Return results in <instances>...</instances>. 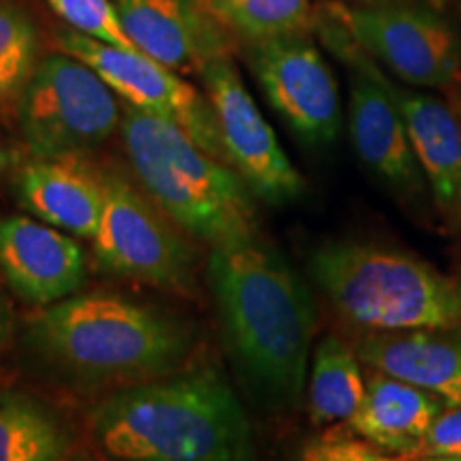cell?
Here are the masks:
<instances>
[{
	"instance_id": "6da1fadb",
	"label": "cell",
	"mask_w": 461,
	"mask_h": 461,
	"mask_svg": "<svg viewBox=\"0 0 461 461\" xmlns=\"http://www.w3.org/2000/svg\"><path fill=\"white\" fill-rule=\"evenodd\" d=\"M207 286L233 370L265 408L297 406L308 384L316 308L278 248L261 238L210 248Z\"/></svg>"
},
{
	"instance_id": "7a4b0ae2",
	"label": "cell",
	"mask_w": 461,
	"mask_h": 461,
	"mask_svg": "<svg viewBox=\"0 0 461 461\" xmlns=\"http://www.w3.org/2000/svg\"><path fill=\"white\" fill-rule=\"evenodd\" d=\"M197 338V327L171 310L95 291L39 308L22 339L34 367L62 387L113 393L184 370Z\"/></svg>"
},
{
	"instance_id": "3957f363",
	"label": "cell",
	"mask_w": 461,
	"mask_h": 461,
	"mask_svg": "<svg viewBox=\"0 0 461 461\" xmlns=\"http://www.w3.org/2000/svg\"><path fill=\"white\" fill-rule=\"evenodd\" d=\"M88 423L109 461H257L244 403L214 366L113 391Z\"/></svg>"
},
{
	"instance_id": "277c9868",
	"label": "cell",
	"mask_w": 461,
	"mask_h": 461,
	"mask_svg": "<svg viewBox=\"0 0 461 461\" xmlns=\"http://www.w3.org/2000/svg\"><path fill=\"white\" fill-rule=\"evenodd\" d=\"M120 132L140 188L184 233L210 246L257 238L255 194L233 167L177 124L131 105Z\"/></svg>"
},
{
	"instance_id": "5b68a950",
	"label": "cell",
	"mask_w": 461,
	"mask_h": 461,
	"mask_svg": "<svg viewBox=\"0 0 461 461\" xmlns=\"http://www.w3.org/2000/svg\"><path fill=\"white\" fill-rule=\"evenodd\" d=\"M310 274L331 308L367 333L461 325L457 285L402 250L330 241L312 252Z\"/></svg>"
},
{
	"instance_id": "8992f818",
	"label": "cell",
	"mask_w": 461,
	"mask_h": 461,
	"mask_svg": "<svg viewBox=\"0 0 461 461\" xmlns=\"http://www.w3.org/2000/svg\"><path fill=\"white\" fill-rule=\"evenodd\" d=\"M120 96L96 71L60 51L39 60L20 95V131L34 158L84 157L122 124Z\"/></svg>"
},
{
	"instance_id": "52a82bcc",
	"label": "cell",
	"mask_w": 461,
	"mask_h": 461,
	"mask_svg": "<svg viewBox=\"0 0 461 461\" xmlns=\"http://www.w3.org/2000/svg\"><path fill=\"white\" fill-rule=\"evenodd\" d=\"M105 203L95 246L103 272L160 291L193 293L197 255L180 227L118 169L101 171Z\"/></svg>"
},
{
	"instance_id": "ba28073f",
	"label": "cell",
	"mask_w": 461,
	"mask_h": 461,
	"mask_svg": "<svg viewBox=\"0 0 461 461\" xmlns=\"http://www.w3.org/2000/svg\"><path fill=\"white\" fill-rule=\"evenodd\" d=\"M331 17L367 56L412 88L448 90L461 79V43L442 15L403 3L336 5Z\"/></svg>"
},
{
	"instance_id": "9c48e42d",
	"label": "cell",
	"mask_w": 461,
	"mask_h": 461,
	"mask_svg": "<svg viewBox=\"0 0 461 461\" xmlns=\"http://www.w3.org/2000/svg\"><path fill=\"white\" fill-rule=\"evenodd\" d=\"M203 92L216 115L224 160L240 173L252 194L265 203L285 205L303 194V177L280 146L229 56L205 62L199 71Z\"/></svg>"
},
{
	"instance_id": "30bf717a",
	"label": "cell",
	"mask_w": 461,
	"mask_h": 461,
	"mask_svg": "<svg viewBox=\"0 0 461 461\" xmlns=\"http://www.w3.org/2000/svg\"><path fill=\"white\" fill-rule=\"evenodd\" d=\"M248 65L265 99L299 141L327 148L342 129L339 86L330 62L303 31L250 41Z\"/></svg>"
},
{
	"instance_id": "8fae6325",
	"label": "cell",
	"mask_w": 461,
	"mask_h": 461,
	"mask_svg": "<svg viewBox=\"0 0 461 461\" xmlns=\"http://www.w3.org/2000/svg\"><path fill=\"white\" fill-rule=\"evenodd\" d=\"M58 45L60 51L75 56L92 71L99 73L103 82L126 105L177 124L201 149L218 160H224L216 115L205 92H199L193 84L180 77L177 71L160 65L158 60L141 51L113 48L84 37L71 28L58 32Z\"/></svg>"
},
{
	"instance_id": "7c38bea8",
	"label": "cell",
	"mask_w": 461,
	"mask_h": 461,
	"mask_svg": "<svg viewBox=\"0 0 461 461\" xmlns=\"http://www.w3.org/2000/svg\"><path fill=\"white\" fill-rule=\"evenodd\" d=\"M327 48L350 73L348 129L355 152L367 171L400 193L414 194L425 188V176L414 154L406 124L395 103L374 73V60L331 17L321 28Z\"/></svg>"
},
{
	"instance_id": "4fadbf2b",
	"label": "cell",
	"mask_w": 461,
	"mask_h": 461,
	"mask_svg": "<svg viewBox=\"0 0 461 461\" xmlns=\"http://www.w3.org/2000/svg\"><path fill=\"white\" fill-rule=\"evenodd\" d=\"M0 274L22 302L48 308L79 293L88 280V258L65 230L32 216H5Z\"/></svg>"
},
{
	"instance_id": "5bb4252c",
	"label": "cell",
	"mask_w": 461,
	"mask_h": 461,
	"mask_svg": "<svg viewBox=\"0 0 461 461\" xmlns=\"http://www.w3.org/2000/svg\"><path fill=\"white\" fill-rule=\"evenodd\" d=\"M137 51L173 71H201L227 56L224 26L210 0H113Z\"/></svg>"
},
{
	"instance_id": "9a60e30c",
	"label": "cell",
	"mask_w": 461,
	"mask_h": 461,
	"mask_svg": "<svg viewBox=\"0 0 461 461\" xmlns=\"http://www.w3.org/2000/svg\"><path fill=\"white\" fill-rule=\"evenodd\" d=\"M355 353L372 370L461 406V325L366 333Z\"/></svg>"
},
{
	"instance_id": "2e32d148",
	"label": "cell",
	"mask_w": 461,
	"mask_h": 461,
	"mask_svg": "<svg viewBox=\"0 0 461 461\" xmlns=\"http://www.w3.org/2000/svg\"><path fill=\"white\" fill-rule=\"evenodd\" d=\"M374 60V58H372ZM374 73L395 103L431 197L440 210L461 212V118L423 88L395 82L374 60Z\"/></svg>"
},
{
	"instance_id": "e0dca14e",
	"label": "cell",
	"mask_w": 461,
	"mask_h": 461,
	"mask_svg": "<svg viewBox=\"0 0 461 461\" xmlns=\"http://www.w3.org/2000/svg\"><path fill=\"white\" fill-rule=\"evenodd\" d=\"M17 201L37 221L73 238L95 240L105 188L103 176L82 157L34 158L17 173Z\"/></svg>"
},
{
	"instance_id": "ac0fdd59",
	"label": "cell",
	"mask_w": 461,
	"mask_h": 461,
	"mask_svg": "<svg viewBox=\"0 0 461 461\" xmlns=\"http://www.w3.org/2000/svg\"><path fill=\"white\" fill-rule=\"evenodd\" d=\"M447 408L440 397L372 370L366 376V397L344 429L391 455L411 459L425 431Z\"/></svg>"
},
{
	"instance_id": "d6986e66",
	"label": "cell",
	"mask_w": 461,
	"mask_h": 461,
	"mask_svg": "<svg viewBox=\"0 0 461 461\" xmlns=\"http://www.w3.org/2000/svg\"><path fill=\"white\" fill-rule=\"evenodd\" d=\"M75 448L65 414L24 391L0 393V461H62Z\"/></svg>"
},
{
	"instance_id": "ffe728a7",
	"label": "cell",
	"mask_w": 461,
	"mask_h": 461,
	"mask_svg": "<svg viewBox=\"0 0 461 461\" xmlns=\"http://www.w3.org/2000/svg\"><path fill=\"white\" fill-rule=\"evenodd\" d=\"M366 397L359 357L338 336L316 344L308 374V412L316 428L344 425Z\"/></svg>"
},
{
	"instance_id": "44dd1931",
	"label": "cell",
	"mask_w": 461,
	"mask_h": 461,
	"mask_svg": "<svg viewBox=\"0 0 461 461\" xmlns=\"http://www.w3.org/2000/svg\"><path fill=\"white\" fill-rule=\"evenodd\" d=\"M218 20L248 41L303 31L312 0H210Z\"/></svg>"
},
{
	"instance_id": "7402d4cb",
	"label": "cell",
	"mask_w": 461,
	"mask_h": 461,
	"mask_svg": "<svg viewBox=\"0 0 461 461\" xmlns=\"http://www.w3.org/2000/svg\"><path fill=\"white\" fill-rule=\"evenodd\" d=\"M39 65V32L32 17L0 3V103L20 96Z\"/></svg>"
},
{
	"instance_id": "603a6c76",
	"label": "cell",
	"mask_w": 461,
	"mask_h": 461,
	"mask_svg": "<svg viewBox=\"0 0 461 461\" xmlns=\"http://www.w3.org/2000/svg\"><path fill=\"white\" fill-rule=\"evenodd\" d=\"M50 5L71 31L113 48L135 50L113 0H50Z\"/></svg>"
},
{
	"instance_id": "cb8c5ba5",
	"label": "cell",
	"mask_w": 461,
	"mask_h": 461,
	"mask_svg": "<svg viewBox=\"0 0 461 461\" xmlns=\"http://www.w3.org/2000/svg\"><path fill=\"white\" fill-rule=\"evenodd\" d=\"M295 461H408L400 455H391L372 442L355 436L353 431L333 429L305 442Z\"/></svg>"
},
{
	"instance_id": "d4e9b609",
	"label": "cell",
	"mask_w": 461,
	"mask_h": 461,
	"mask_svg": "<svg viewBox=\"0 0 461 461\" xmlns=\"http://www.w3.org/2000/svg\"><path fill=\"white\" fill-rule=\"evenodd\" d=\"M417 457H461V406L438 414L411 459Z\"/></svg>"
},
{
	"instance_id": "484cf974",
	"label": "cell",
	"mask_w": 461,
	"mask_h": 461,
	"mask_svg": "<svg viewBox=\"0 0 461 461\" xmlns=\"http://www.w3.org/2000/svg\"><path fill=\"white\" fill-rule=\"evenodd\" d=\"M11 330H14V312L7 299L0 295V344L9 338Z\"/></svg>"
},
{
	"instance_id": "4316f807",
	"label": "cell",
	"mask_w": 461,
	"mask_h": 461,
	"mask_svg": "<svg viewBox=\"0 0 461 461\" xmlns=\"http://www.w3.org/2000/svg\"><path fill=\"white\" fill-rule=\"evenodd\" d=\"M62 461H109V459L103 453H95V451H90V448H86V447H82V448L75 447L73 451L68 453Z\"/></svg>"
},
{
	"instance_id": "83f0119b",
	"label": "cell",
	"mask_w": 461,
	"mask_h": 461,
	"mask_svg": "<svg viewBox=\"0 0 461 461\" xmlns=\"http://www.w3.org/2000/svg\"><path fill=\"white\" fill-rule=\"evenodd\" d=\"M408 461H461V457H417Z\"/></svg>"
},
{
	"instance_id": "f1b7e54d",
	"label": "cell",
	"mask_w": 461,
	"mask_h": 461,
	"mask_svg": "<svg viewBox=\"0 0 461 461\" xmlns=\"http://www.w3.org/2000/svg\"><path fill=\"white\" fill-rule=\"evenodd\" d=\"M359 5H376V3H387V0H355Z\"/></svg>"
},
{
	"instance_id": "f546056e",
	"label": "cell",
	"mask_w": 461,
	"mask_h": 461,
	"mask_svg": "<svg viewBox=\"0 0 461 461\" xmlns=\"http://www.w3.org/2000/svg\"><path fill=\"white\" fill-rule=\"evenodd\" d=\"M457 291H459V299H461V280L457 282Z\"/></svg>"
},
{
	"instance_id": "4dcf8cb0",
	"label": "cell",
	"mask_w": 461,
	"mask_h": 461,
	"mask_svg": "<svg viewBox=\"0 0 461 461\" xmlns=\"http://www.w3.org/2000/svg\"><path fill=\"white\" fill-rule=\"evenodd\" d=\"M0 393H3V389H0Z\"/></svg>"
}]
</instances>
